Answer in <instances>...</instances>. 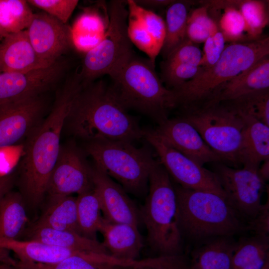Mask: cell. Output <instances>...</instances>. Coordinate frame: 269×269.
I'll return each mask as SVG.
<instances>
[{
	"label": "cell",
	"instance_id": "6da1fadb",
	"mask_svg": "<svg viewBox=\"0 0 269 269\" xmlns=\"http://www.w3.org/2000/svg\"><path fill=\"white\" fill-rule=\"evenodd\" d=\"M83 87L78 73L66 82L47 118L27 136L21 166L23 195L32 205L46 193L49 178L57 160L62 130L77 95Z\"/></svg>",
	"mask_w": 269,
	"mask_h": 269
},
{
	"label": "cell",
	"instance_id": "7a4b0ae2",
	"mask_svg": "<svg viewBox=\"0 0 269 269\" xmlns=\"http://www.w3.org/2000/svg\"><path fill=\"white\" fill-rule=\"evenodd\" d=\"M72 134L88 142L119 140L132 142L143 138L134 117L103 81L83 85L67 119Z\"/></svg>",
	"mask_w": 269,
	"mask_h": 269
},
{
	"label": "cell",
	"instance_id": "3957f363",
	"mask_svg": "<svg viewBox=\"0 0 269 269\" xmlns=\"http://www.w3.org/2000/svg\"><path fill=\"white\" fill-rule=\"evenodd\" d=\"M109 76L110 86L125 108L145 114L158 124L177 106L175 92L163 85L155 65L134 52Z\"/></svg>",
	"mask_w": 269,
	"mask_h": 269
},
{
	"label": "cell",
	"instance_id": "277c9868",
	"mask_svg": "<svg viewBox=\"0 0 269 269\" xmlns=\"http://www.w3.org/2000/svg\"><path fill=\"white\" fill-rule=\"evenodd\" d=\"M174 186L182 235L195 241H208L231 237L247 230V225L224 196L178 185Z\"/></svg>",
	"mask_w": 269,
	"mask_h": 269
},
{
	"label": "cell",
	"instance_id": "5b68a950",
	"mask_svg": "<svg viewBox=\"0 0 269 269\" xmlns=\"http://www.w3.org/2000/svg\"><path fill=\"white\" fill-rule=\"evenodd\" d=\"M268 55V35L226 45L213 66L206 69L201 67L194 78L172 89L177 106L191 110L203 107L223 85Z\"/></svg>",
	"mask_w": 269,
	"mask_h": 269
},
{
	"label": "cell",
	"instance_id": "8992f818",
	"mask_svg": "<svg viewBox=\"0 0 269 269\" xmlns=\"http://www.w3.org/2000/svg\"><path fill=\"white\" fill-rule=\"evenodd\" d=\"M139 215L152 251L159 256L180 255L182 235L178 225L176 192L170 175L156 161L149 174L148 193Z\"/></svg>",
	"mask_w": 269,
	"mask_h": 269
},
{
	"label": "cell",
	"instance_id": "52a82bcc",
	"mask_svg": "<svg viewBox=\"0 0 269 269\" xmlns=\"http://www.w3.org/2000/svg\"><path fill=\"white\" fill-rule=\"evenodd\" d=\"M86 151L95 165L116 179L127 192L136 196L148 191V177L155 162L150 150L119 140L88 142Z\"/></svg>",
	"mask_w": 269,
	"mask_h": 269
},
{
	"label": "cell",
	"instance_id": "ba28073f",
	"mask_svg": "<svg viewBox=\"0 0 269 269\" xmlns=\"http://www.w3.org/2000/svg\"><path fill=\"white\" fill-rule=\"evenodd\" d=\"M126 1L111 0L109 23L101 41L86 53L79 74L84 85L104 75L110 76L134 51L127 32L128 10Z\"/></svg>",
	"mask_w": 269,
	"mask_h": 269
},
{
	"label": "cell",
	"instance_id": "9c48e42d",
	"mask_svg": "<svg viewBox=\"0 0 269 269\" xmlns=\"http://www.w3.org/2000/svg\"><path fill=\"white\" fill-rule=\"evenodd\" d=\"M182 117L196 129L221 160L232 165L240 164L244 124L235 111L218 104L191 110Z\"/></svg>",
	"mask_w": 269,
	"mask_h": 269
},
{
	"label": "cell",
	"instance_id": "30bf717a",
	"mask_svg": "<svg viewBox=\"0 0 269 269\" xmlns=\"http://www.w3.org/2000/svg\"><path fill=\"white\" fill-rule=\"evenodd\" d=\"M143 138L155 149L160 163L178 185L187 189L215 192L226 197L214 172L199 165L173 148L154 130H143Z\"/></svg>",
	"mask_w": 269,
	"mask_h": 269
},
{
	"label": "cell",
	"instance_id": "8fae6325",
	"mask_svg": "<svg viewBox=\"0 0 269 269\" xmlns=\"http://www.w3.org/2000/svg\"><path fill=\"white\" fill-rule=\"evenodd\" d=\"M259 169L247 166L237 168L219 164L214 171L227 201L241 218L249 221L255 217L262 205L265 181Z\"/></svg>",
	"mask_w": 269,
	"mask_h": 269
},
{
	"label": "cell",
	"instance_id": "7c38bea8",
	"mask_svg": "<svg viewBox=\"0 0 269 269\" xmlns=\"http://www.w3.org/2000/svg\"><path fill=\"white\" fill-rule=\"evenodd\" d=\"M93 188L92 169L81 153L73 145L61 147L48 182L49 197L79 195Z\"/></svg>",
	"mask_w": 269,
	"mask_h": 269
},
{
	"label": "cell",
	"instance_id": "4fadbf2b",
	"mask_svg": "<svg viewBox=\"0 0 269 269\" xmlns=\"http://www.w3.org/2000/svg\"><path fill=\"white\" fill-rule=\"evenodd\" d=\"M26 30L37 55L50 65L73 46L71 28L46 13H33Z\"/></svg>",
	"mask_w": 269,
	"mask_h": 269
},
{
	"label": "cell",
	"instance_id": "5bb4252c",
	"mask_svg": "<svg viewBox=\"0 0 269 269\" xmlns=\"http://www.w3.org/2000/svg\"><path fill=\"white\" fill-rule=\"evenodd\" d=\"M43 105L38 96L0 104V147L28 136L39 124Z\"/></svg>",
	"mask_w": 269,
	"mask_h": 269
},
{
	"label": "cell",
	"instance_id": "9a60e30c",
	"mask_svg": "<svg viewBox=\"0 0 269 269\" xmlns=\"http://www.w3.org/2000/svg\"><path fill=\"white\" fill-rule=\"evenodd\" d=\"M92 178L103 218L112 223L138 227L139 211L123 187L96 166L92 169Z\"/></svg>",
	"mask_w": 269,
	"mask_h": 269
},
{
	"label": "cell",
	"instance_id": "2e32d148",
	"mask_svg": "<svg viewBox=\"0 0 269 269\" xmlns=\"http://www.w3.org/2000/svg\"><path fill=\"white\" fill-rule=\"evenodd\" d=\"M154 130L171 146L201 166L221 160L183 117L167 119Z\"/></svg>",
	"mask_w": 269,
	"mask_h": 269
},
{
	"label": "cell",
	"instance_id": "e0dca14e",
	"mask_svg": "<svg viewBox=\"0 0 269 269\" xmlns=\"http://www.w3.org/2000/svg\"><path fill=\"white\" fill-rule=\"evenodd\" d=\"M62 65L56 62L46 67L26 72L0 73V104L38 96L58 79Z\"/></svg>",
	"mask_w": 269,
	"mask_h": 269
},
{
	"label": "cell",
	"instance_id": "ac0fdd59",
	"mask_svg": "<svg viewBox=\"0 0 269 269\" xmlns=\"http://www.w3.org/2000/svg\"><path fill=\"white\" fill-rule=\"evenodd\" d=\"M269 89V55L223 85L202 107L229 102L250 93Z\"/></svg>",
	"mask_w": 269,
	"mask_h": 269
},
{
	"label": "cell",
	"instance_id": "d6986e66",
	"mask_svg": "<svg viewBox=\"0 0 269 269\" xmlns=\"http://www.w3.org/2000/svg\"><path fill=\"white\" fill-rule=\"evenodd\" d=\"M0 63L2 72H26L51 65L37 55L26 29L9 33L3 39L0 44Z\"/></svg>",
	"mask_w": 269,
	"mask_h": 269
},
{
	"label": "cell",
	"instance_id": "ffe728a7",
	"mask_svg": "<svg viewBox=\"0 0 269 269\" xmlns=\"http://www.w3.org/2000/svg\"><path fill=\"white\" fill-rule=\"evenodd\" d=\"M126 1L128 10L127 32L130 40L155 65L156 58L162 47L164 31L155 20L141 17L138 5L134 0Z\"/></svg>",
	"mask_w": 269,
	"mask_h": 269
},
{
	"label": "cell",
	"instance_id": "44dd1931",
	"mask_svg": "<svg viewBox=\"0 0 269 269\" xmlns=\"http://www.w3.org/2000/svg\"><path fill=\"white\" fill-rule=\"evenodd\" d=\"M99 232L109 254L119 260L135 261L143 248L142 238L137 227L109 222L103 218Z\"/></svg>",
	"mask_w": 269,
	"mask_h": 269
},
{
	"label": "cell",
	"instance_id": "7402d4cb",
	"mask_svg": "<svg viewBox=\"0 0 269 269\" xmlns=\"http://www.w3.org/2000/svg\"><path fill=\"white\" fill-rule=\"evenodd\" d=\"M237 113L244 124L240 163L258 169L262 162L269 159V127L251 116Z\"/></svg>",
	"mask_w": 269,
	"mask_h": 269
},
{
	"label": "cell",
	"instance_id": "603a6c76",
	"mask_svg": "<svg viewBox=\"0 0 269 269\" xmlns=\"http://www.w3.org/2000/svg\"><path fill=\"white\" fill-rule=\"evenodd\" d=\"M134 264V261L119 260L110 255L82 252L54 264L18 262L16 266L21 269H124L131 268Z\"/></svg>",
	"mask_w": 269,
	"mask_h": 269
},
{
	"label": "cell",
	"instance_id": "cb8c5ba5",
	"mask_svg": "<svg viewBox=\"0 0 269 269\" xmlns=\"http://www.w3.org/2000/svg\"><path fill=\"white\" fill-rule=\"evenodd\" d=\"M36 228L68 230L80 234L77 220V197L71 195L50 197L48 206L32 227Z\"/></svg>",
	"mask_w": 269,
	"mask_h": 269
},
{
	"label": "cell",
	"instance_id": "d4e9b609",
	"mask_svg": "<svg viewBox=\"0 0 269 269\" xmlns=\"http://www.w3.org/2000/svg\"><path fill=\"white\" fill-rule=\"evenodd\" d=\"M236 243L231 237L211 240L192 255L190 269H232Z\"/></svg>",
	"mask_w": 269,
	"mask_h": 269
},
{
	"label": "cell",
	"instance_id": "484cf974",
	"mask_svg": "<svg viewBox=\"0 0 269 269\" xmlns=\"http://www.w3.org/2000/svg\"><path fill=\"white\" fill-rule=\"evenodd\" d=\"M30 237V240H38L60 248L110 255L102 243L74 231L48 228H31Z\"/></svg>",
	"mask_w": 269,
	"mask_h": 269
},
{
	"label": "cell",
	"instance_id": "4316f807",
	"mask_svg": "<svg viewBox=\"0 0 269 269\" xmlns=\"http://www.w3.org/2000/svg\"><path fill=\"white\" fill-rule=\"evenodd\" d=\"M108 23L97 11L86 10L71 28L73 45L79 51L87 53L101 41Z\"/></svg>",
	"mask_w": 269,
	"mask_h": 269
},
{
	"label": "cell",
	"instance_id": "83f0119b",
	"mask_svg": "<svg viewBox=\"0 0 269 269\" xmlns=\"http://www.w3.org/2000/svg\"><path fill=\"white\" fill-rule=\"evenodd\" d=\"M27 222L22 195L9 191L0 201V239H18Z\"/></svg>",
	"mask_w": 269,
	"mask_h": 269
},
{
	"label": "cell",
	"instance_id": "f1b7e54d",
	"mask_svg": "<svg viewBox=\"0 0 269 269\" xmlns=\"http://www.w3.org/2000/svg\"><path fill=\"white\" fill-rule=\"evenodd\" d=\"M190 2L174 0L166 11L165 36L160 52L165 59L187 38V21Z\"/></svg>",
	"mask_w": 269,
	"mask_h": 269
},
{
	"label": "cell",
	"instance_id": "f546056e",
	"mask_svg": "<svg viewBox=\"0 0 269 269\" xmlns=\"http://www.w3.org/2000/svg\"><path fill=\"white\" fill-rule=\"evenodd\" d=\"M269 262V238L256 236L236 242L232 269H262Z\"/></svg>",
	"mask_w": 269,
	"mask_h": 269
},
{
	"label": "cell",
	"instance_id": "4dcf8cb0",
	"mask_svg": "<svg viewBox=\"0 0 269 269\" xmlns=\"http://www.w3.org/2000/svg\"><path fill=\"white\" fill-rule=\"evenodd\" d=\"M77 213L80 233L88 238L97 240L96 234L103 217L99 197L94 188L78 195Z\"/></svg>",
	"mask_w": 269,
	"mask_h": 269
},
{
	"label": "cell",
	"instance_id": "1f68e13d",
	"mask_svg": "<svg viewBox=\"0 0 269 269\" xmlns=\"http://www.w3.org/2000/svg\"><path fill=\"white\" fill-rule=\"evenodd\" d=\"M268 2L260 0H228V6L237 8L245 22V33L250 39L262 35L269 21Z\"/></svg>",
	"mask_w": 269,
	"mask_h": 269
},
{
	"label": "cell",
	"instance_id": "d6a6232c",
	"mask_svg": "<svg viewBox=\"0 0 269 269\" xmlns=\"http://www.w3.org/2000/svg\"><path fill=\"white\" fill-rule=\"evenodd\" d=\"M33 15L27 0H0V26L8 34L26 29Z\"/></svg>",
	"mask_w": 269,
	"mask_h": 269
},
{
	"label": "cell",
	"instance_id": "836d02e7",
	"mask_svg": "<svg viewBox=\"0 0 269 269\" xmlns=\"http://www.w3.org/2000/svg\"><path fill=\"white\" fill-rule=\"evenodd\" d=\"M236 112L251 116L269 127V90L254 92L229 102Z\"/></svg>",
	"mask_w": 269,
	"mask_h": 269
},
{
	"label": "cell",
	"instance_id": "e575fe53",
	"mask_svg": "<svg viewBox=\"0 0 269 269\" xmlns=\"http://www.w3.org/2000/svg\"><path fill=\"white\" fill-rule=\"evenodd\" d=\"M223 9L224 12L217 24L225 41L234 43L253 39L245 34V22L239 10L233 6Z\"/></svg>",
	"mask_w": 269,
	"mask_h": 269
},
{
	"label": "cell",
	"instance_id": "d590c367",
	"mask_svg": "<svg viewBox=\"0 0 269 269\" xmlns=\"http://www.w3.org/2000/svg\"><path fill=\"white\" fill-rule=\"evenodd\" d=\"M163 81L172 89L176 88L194 78L201 67L188 64L161 65Z\"/></svg>",
	"mask_w": 269,
	"mask_h": 269
},
{
	"label": "cell",
	"instance_id": "8d00e7d4",
	"mask_svg": "<svg viewBox=\"0 0 269 269\" xmlns=\"http://www.w3.org/2000/svg\"><path fill=\"white\" fill-rule=\"evenodd\" d=\"M31 5L66 24L77 5V0H29Z\"/></svg>",
	"mask_w": 269,
	"mask_h": 269
},
{
	"label": "cell",
	"instance_id": "74e56055",
	"mask_svg": "<svg viewBox=\"0 0 269 269\" xmlns=\"http://www.w3.org/2000/svg\"><path fill=\"white\" fill-rule=\"evenodd\" d=\"M202 56L199 48L187 38L164 59L162 64H188L199 66Z\"/></svg>",
	"mask_w": 269,
	"mask_h": 269
},
{
	"label": "cell",
	"instance_id": "f35d334b",
	"mask_svg": "<svg viewBox=\"0 0 269 269\" xmlns=\"http://www.w3.org/2000/svg\"><path fill=\"white\" fill-rule=\"evenodd\" d=\"M225 42L219 29L209 35L204 42L203 54L199 66L203 69L213 66L221 57L226 46Z\"/></svg>",
	"mask_w": 269,
	"mask_h": 269
},
{
	"label": "cell",
	"instance_id": "ab89813d",
	"mask_svg": "<svg viewBox=\"0 0 269 269\" xmlns=\"http://www.w3.org/2000/svg\"><path fill=\"white\" fill-rule=\"evenodd\" d=\"M247 230L254 231L256 236L269 238V199L265 204H262L255 217L249 221Z\"/></svg>",
	"mask_w": 269,
	"mask_h": 269
},
{
	"label": "cell",
	"instance_id": "60d3db41",
	"mask_svg": "<svg viewBox=\"0 0 269 269\" xmlns=\"http://www.w3.org/2000/svg\"><path fill=\"white\" fill-rule=\"evenodd\" d=\"M187 20L195 22L205 27L210 35L219 30L217 22L209 15L208 7L204 4L189 13Z\"/></svg>",
	"mask_w": 269,
	"mask_h": 269
},
{
	"label": "cell",
	"instance_id": "b9f144b4",
	"mask_svg": "<svg viewBox=\"0 0 269 269\" xmlns=\"http://www.w3.org/2000/svg\"><path fill=\"white\" fill-rule=\"evenodd\" d=\"M210 35L209 32L200 24L191 21H187V38L197 44L204 42Z\"/></svg>",
	"mask_w": 269,
	"mask_h": 269
},
{
	"label": "cell",
	"instance_id": "7bdbcfd3",
	"mask_svg": "<svg viewBox=\"0 0 269 269\" xmlns=\"http://www.w3.org/2000/svg\"><path fill=\"white\" fill-rule=\"evenodd\" d=\"M139 6L147 9L168 6L174 0H134Z\"/></svg>",
	"mask_w": 269,
	"mask_h": 269
},
{
	"label": "cell",
	"instance_id": "ee69618b",
	"mask_svg": "<svg viewBox=\"0 0 269 269\" xmlns=\"http://www.w3.org/2000/svg\"><path fill=\"white\" fill-rule=\"evenodd\" d=\"M14 179V175L12 173L0 177V201L6 194L10 191Z\"/></svg>",
	"mask_w": 269,
	"mask_h": 269
},
{
	"label": "cell",
	"instance_id": "f6af8a7d",
	"mask_svg": "<svg viewBox=\"0 0 269 269\" xmlns=\"http://www.w3.org/2000/svg\"><path fill=\"white\" fill-rule=\"evenodd\" d=\"M263 165L259 167V172L265 181L269 178V159L265 160Z\"/></svg>",
	"mask_w": 269,
	"mask_h": 269
},
{
	"label": "cell",
	"instance_id": "bcb514c9",
	"mask_svg": "<svg viewBox=\"0 0 269 269\" xmlns=\"http://www.w3.org/2000/svg\"><path fill=\"white\" fill-rule=\"evenodd\" d=\"M0 269H21L16 266L0 263Z\"/></svg>",
	"mask_w": 269,
	"mask_h": 269
},
{
	"label": "cell",
	"instance_id": "7dc6e473",
	"mask_svg": "<svg viewBox=\"0 0 269 269\" xmlns=\"http://www.w3.org/2000/svg\"><path fill=\"white\" fill-rule=\"evenodd\" d=\"M8 34L0 26V39L4 38Z\"/></svg>",
	"mask_w": 269,
	"mask_h": 269
},
{
	"label": "cell",
	"instance_id": "c3c4849f",
	"mask_svg": "<svg viewBox=\"0 0 269 269\" xmlns=\"http://www.w3.org/2000/svg\"><path fill=\"white\" fill-rule=\"evenodd\" d=\"M262 269H269V262L267 263Z\"/></svg>",
	"mask_w": 269,
	"mask_h": 269
},
{
	"label": "cell",
	"instance_id": "681fc988",
	"mask_svg": "<svg viewBox=\"0 0 269 269\" xmlns=\"http://www.w3.org/2000/svg\"><path fill=\"white\" fill-rule=\"evenodd\" d=\"M1 72H2V69H1V66L0 63V73H1Z\"/></svg>",
	"mask_w": 269,
	"mask_h": 269
}]
</instances>
